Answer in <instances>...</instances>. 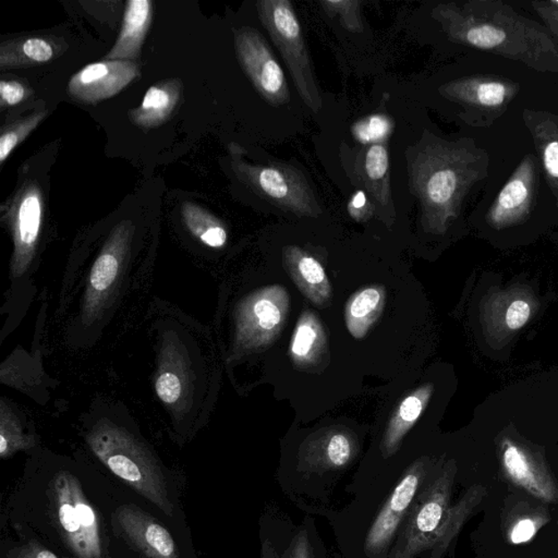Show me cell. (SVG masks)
Listing matches in <instances>:
<instances>
[{"mask_svg":"<svg viewBox=\"0 0 558 558\" xmlns=\"http://www.w3.org/2000/svg\"><path fill=\"white\" fill-rule=\"evenodd\" d=\"M433 16L453 41L521 62L533 71L558 72L555 37L508 4L493 0L442 4Z\"/></svg>","mask_w":558,"mask_h":558,"instance_id":"cell-1","label":"cell"},{"mask_svg":"<svg viewBox=\"0 0 558 558\" xmlns=\"http://www.w3.org/2000/svg\"><path fill=\"white\" fill-rule=\"evenodd\" d=\"M407 156L410 187L421 204L424 229L442 234L471 187L487 176L488 157L477 147L428 132Z\"/></svg>","mask_w":558,"mask_h":558,"instance_id":"cell-2","label":"cell"},{"mask_svg":"<svg viewBox=\"0 0 558 558\" xmlns=\"http://www.w3.org/2000/svg\"><path fill=\"white\" fill-rule=\"evenodd\" d=\"M87 443L110 471L154 504L166 515L172 516L174 506L164 473L145 446L121 428L100 424L88 434Z\"/></svg>","mask_w":558,"mask_h":558,"instance_id":"cell-3","label":"cell"},{"mask_svg":"<svg viewBox=\"0 0 558 558\" xmlns=\"http://www.w3.org/2000/svg\"><path fill=\"white\" fill-rule=\"evenodd\" d=\"M256 8L261 22L285 59L300 97L311 111L318 113L323 105L322 96L293 4L287 0H263L256 4Z\"/></svg>","mask_w":558,"mask_h":558,"instance_id":"cell-4","label":"cell"},{"mask_svg":"<svg viewBox=\"0 0 558 558\" xmlns=\"http://www.w3.org/2000/svg\"><path fill=\"white\" fill-rule=\"evenodd\" d=\"M231 152L237 176L270 204L298 216L321 214L319 201L303 172L284 164H248Z\"/></svg>","mask_w":558,"mask_h":558,"instance_id":"cell-5","label":"cell"},{"mask_svg":"<svg viewBox=\"0 0 558 558\" xmlns=\"http://www.w3.org/2000/svg\"><path fill=\"white\" fill-rule=\"evenodd\" d=\"M455 469L448 467L426 490L418 494L406 517L398 543L389 558H414L427 552L429 542L441 527L449 506Z\"/></svg>","mask_w":558,"mask_h":558,"instance_id":"cell-6","label":"cell"},{"mask_svg":"<svg viewBox=\"0 0 558 558\" xmlns=\"http://www.w3.org/2000/svg\"><path fill=\"white\" fill-rule=\"evenodd\" d=\"M53 493L57 521L69 547L81 558H101L100 528L80 481L71 473L59 472Z\"/></svg>","mask_w":558,"mask_h":558,"instance_id":"cell-7","label":"cell"},{"mask_svg":"<svg viewBox=\"0 0 558 558\" xmlns=\"http://www.w3.org/2000/svg\"><path fill=\"white\" fill-rule=\"evenodd\" d=\"M235 47L242 69L260 96L273 106L289 103L290 94L283 69L262 34L251 28L237 29Z\"/></svg>","mask_w":558,"mask_h":558,"instance_id":"cell-8","label":"cell"},{"mask_svg":"<svg viewBox=\"0 0 558 558\" xmlns=\"http://www.w3.org/2000/svg\"><path fill=\"white\" fill-rule=\"evenodd\" d=\"M289 310V295L281 286L255 291L242 303L238 315V343L258 348L278 337Z\"/></svg>","mask_w":558,"mask_h":558,"instance_id":"cell-9","label":"cell"},{"mask_svg":"<svg viewBox=\"0 0 558 558\" xmlns=\"http://www.w3.org/2000/svg\"><path fill=\"white\" fill-rule=\"evenodd\" d=\"M426 475V462H417L400 479L365 537L364 551L370 558L381 557L389 549L399 527L406 520L416 500Z\"/></svg>","mask_w":558,"mask_h":558,"instance_id":"cell-10","label":"cell"},{"mask_svg":"<svg viewBox=\"0 0 558 558\" xmlns=\"http://www.w3.org/2000/svg\"><path fill=\"white\" fill-rule=\"evenodd\" d=\"M139 76L140 69L135 62L91 63L71 77L68 93L78 102L96 104L117 96Z\"/></svg>","mask_w":558,"mask_h":558,"instance_id":"cell-11","label":"cell"},{"mask_svg":"<svg viewBox=\"0 0 558 558\" xmlns=\"http://www.w3.org/2000/svg\"><path fill=\"white\" fill-rule=\"evenodd\" d=\"M44 201L36 181H27L10 202L7 219L14 242V263L22 269L36 250L43 221Z\"/></svg>","mask_w":558,"mask_h":558,"instance_id":"cell-12","label":"cell"},{"mask_svg":"<svg viewBox=\"0 0 558 558\" xmlns=\"http://www.w3.org/2000/svg\"><path fill=\"white\" fill-rule=\"evenodd\" d=\"M115 520L123 539L143 557L179 558L174 537L150 513L136 505H122Z\"/></svg>","mask_w":558,"mask_h":558,"instance_id":"cell-13","label":"cell"},{"mask_svg":"<svg viewBox=\"0 0 558 558\" xmlns=\"http://www.w3.org/2000/svg\"><path fill=\"white\" fill-rule=\"evenodd\" d=\"M535 160L527 156L504 186L488 211V223L496 229H505L526 219L535 196Z\"/></svg>","mask_w":558,"mask_h":558,"instance_id":"cell-14","label":"cell"},{"mask_svg":"<svg viewBox=\"0 0 558 558\" xmlns=\"http://www.w3.org/2000/svg\"><path fill=\"white\" fill-rule=\"evenodd\" d=\"M502 466L516 486L539 500L558 503V487L549 471L525 448L508 438L502 443Z\"/></svg>","mask_w":558,"mask_h":558,"instance_id":"cell-15","label":"cell"},{"mask_svg":"<svg viewBox=\"0 0 558 558\" xmlns=\"http://www.w3.org/2000/svg\"><path fill=\"white\" fill-rule=\"evenodd\" d=\"M515 84L491 77L462 79L441 87L443 96L484 113H500L515 97Z\"/></svg>","mask_w":558,"mask_h":558,"instance_id":"cell-16","label":"cell"},{"mask_svg":"<svg viewBox=\"0 0 558 558\" xmlns=\"http://www.w3.org/2000/svg\"><path fill=\"white\" fill-rule=\"evenodd\" d=\"M283 254L285 268L301 293L317 305L328 304L332 290L322 264L296 246H286Z\"/></svg>","mask_w":558,"mask_h":558,"instance_id":"cell-17","label":"cell"},{"mask_svg":"<svg viewBox=\"0 0 558 558\" xmlns=\"http://www.w3.org/2000/svg\"><path fill=\"white\" fill-rule=\"evenodd\" d=\"M153 17L151 0H130L123 14L122 28L106 61H130L139 57Z\"/></svg>","mask_w":558,"mask_h":558,"instance_id":"cell-18","label":"cell"},{"mask_svg":"<svg viewBox=\"0 0 558 558\" xmlns=\"http://www.w3.org/2000/svg\"><path fill=\"white\" fill-rule=\"evenodd\" d=\"M355 172L365 191L371 196L374 210L394 212L387 146L384 143L370 146L362 159L358 160Z\"/></svg>","mask_w":558,"mask_h":558,"instance_id":"cell-19","label":"cell"},{"mask_svg":"<svg viewBox=\"0 0 558 558\" xmlns=\"http://www.w3.org/2000/svg\"><path fill=\"white\" fill-rule=\"evenodd\" d=\"M181 87V82L177 79L151 87L141 105L129 112L131 121L143 129H152L165 123L180 100Z\"/></svg>","mask_w":558,"mask_h":558,"instance_id":"cell-20","label":"cell"},{"mask_svg":"<svg viewBox=\"0 0 558 558\" xmlns=\"http://www.w3.org/2000/svg\"><path fill=\"white\" fill-rule=\"evenodd\" d=\"M433 391V384L423 385L400 403L397 412L388 423L383 438L382 453L385 458L393 456L398 451L403 438L417 423L426 409Z\"/></svg>","mask_w":558,"mask_h":558,"instance_id":"cell-21","label":"cell"},{"mask_svg":"<svg viewBox=\"0 0 558 558\" xmlns=\"http://www.w3.org/2000/svg\"><path fill=\"white\" fill-rule=\"evenodd\" d=\"M486 487L475 486L467 491L455 506L449 508L446 518L429 542L427 552L428 558H442L449 546L462 530L463 525L471 517L476 508L480 505L486 496Z\"/></svg>","mask_w":558,"mask_h":558,"instance_id":"cell-22","label":"cell"},{"mask_svg":"<svg viewBox=\"0 0 558 558\" xmlns=\"http://www.w3.org/2000/svg\"><path fill=\"white\" fill-rule=\"evenodd\" d=\"M385 290L372 286L357 291L346 305V324L354 338H363L377 320L385 304Z\"/></svg>","mask_w":558,"mask_h":558,"instance_id":"cell-23","label":"cell"},{"mask_svg":"<svg viewBox=\"0 0 558 558\" xmlns=\"http://www.w3.org/2000/svg\"><path fill=\"white\" fill-rule=\"evenodd\" d=\"M326 347V336L320 320L310 311L301 315L296 326L290 354L299 365L317 363Z\"/></svg>","mask_w":558,"mask_h":558,"instance_id":"cell-24","label":"cell"},{"mask_svg":"<svg viewBox=\"0 0 558 558\" xmlns=\"http://www.w3.org/2000/svg\"><path fill=\"white\" fill-rule=\"evenodd\" d=\"M355 455L353 439L344 433L325 437L320 446H313L304 454V462L311 471H329L348 465Z\"/></svg>","mask_w":558,"mask_h":558,"instance_id":"cell-25","label":"cell"},{"mask_svg":"<svg viewBox=\"0 0 558 558\" xmlns=\"http://www.w3.org/2000/svg\"><path fill=\"white\" fill-rule=\"evenodd\" d=\"M129 227L125 223L117 226L106 249L98 256L93 266L90 283L93 290L103 293L111 287L120 270L121 249L127 245Z\"/></svg>","mask_w":558,"mask_h":558,"instance_id":"cell-26","label":"cell"},{"mask_svg":"<svg viewBox=\"0 0 558 558\" xmlns=\"http://www.w3.org/2000/svg\"><path fill=\"white\" fill-rule=\"evenodd\" d=\"M54 48L46 39L31 37L23 41L4 43L0 48V67L36 65L52 61Z\"/></svg>","mask_w":558,"mask_h":558,"instance_id":"cell-27","label":"cell"},{"mask_svg":"<svg viewBox=\"0 0 558 558\" xmlns=\"http://www.w3.org/2000/svg\"><path fill=\"white\" fill-rule=\"evenodd\" d=\"M182 219L187 229L211 248H221L227 241V233L221 221L201 206L191 202L182 205Z\"/></svg>","mask_w":558,"mask_h":558,"instance_id":"cell-28","label":"cell"},{"mask_svg":"<svg viewBox=\"0 0 558 558\" xmlns=\"http://www.w3.org/2000/svg\"><path fill=\"white\" fill-rule=\"evenodd\" d=\"M531 130L558 205V126L546 120L533 123Z\"/></svg>","mask_w":558,"mask_h":558,"instance_id":"cell-29","label":"cell"},{"mask_svg":"<svg viewBox=\"0 0 558 558\" xmlns=\"http://www.w3.org/2000/svg\"><path fill=\"white\" fill-rule=\"evenodd\" d=\"M47 115L46 111L34 112L3 130L0 137V162L4 164L14 149L27 139V137L41 123Z\"/></svg>","mask_w":558,"mask_h":558,"instance_id":"cell-30","label":"cell"},{"mask_svg":"<svg viewBox=\"0 0 558 558\" xmlns=\"http://www.w3.org/2000/svg\"><path fill=\"white\" fill-rule=\"evenodd\" d=\"M393 130V121L383 113H375L355 123L353 135L362 145H382Z\"/></svg>","mask_w":558,"mask_h":558,"instance_id":"cell-31","label":"cell"},{"mask_svg":"<svg viewBox=\"0 0 558 558\" xmlns=\"http://www.w3.org/2000/svg\"><path fill=\"white\" fill-rule=\"evenodd\" d=\"M322 6L330 16L340 17L343 26L352 32L362 31V21L360 18L359 2H322Z\"/></svg>","mask_w":558,"mask_h":558,"instance_id":"cell-32","label":"cell"},{"mask_svg":"<svg viewBox=\"0 0 558 558\" xmlns=\"http://www.w3.org/2000/svg\"><path fill=\"white\" fill-rule=\"evenodd\" d=\"M27 447L28 441L23 437L21 429L12 422V419L6 420L3 417L0 429V456L6 458Z\"/></svg>","mask_w":558,"mask_h":558,"instance_id":"cell-33","label":"cell"},{"mask_svg":"<svg viewBox=\"0 0 558 558\" xmlns=\"http://www.w3.org/2000/svg\"><path fill=\"white\" fill-rule=\"evenodd\" d=\"M27 88L21 82L14 80H3L0 83V100L2 106H16L26 100Z\"/></svg>","mask_w":558,"mask_h":558,"instance_id":"cell-34","label":"cell"},{"mask_svg":"<svg viewBox=\"0 0 558 558\" xmlns=\"http://www.w3.org/2000/svg\"><path fill=\"white\" fill-rule=\"evenodd\" d=\"M530 315V305L525 300L513 301L507 310L506 324L511 329H520L528 322Z\"/></svg>","mask_w":558,"mask_h":558,"instance_id":"cell-35","label":"cell"},{"mask_svg":"<svg viewBox=\"0 0 558 558\" xmlns=\"http://www.w3.org/2000/svg\"><path fill=\"white\" fill-rule=\"evenodd\" d=\"M540 527V521L532 520V518H523V520L517 521L516 525L512 527L511 541L513 545L529 542L536 536Z\"/></svg>","mask_w":558,"mask_h":558,"instance_id":"cell-36","label":"cell"},{"mask_svg":"<svg viewBox=\"0 0 558 558\" xmlns=\"http://www.w3.org/2000/svg\"><path fill=\"white\" fill-rule=\"evenodd\" d=\"M532 6L545 21L552 36L558 39V7L551 3H533Z\"/></svg>","mask_w":558,"mask_h":558,"instance_id":"cell-37","label":"cell"},{"mask_svg":"<svg viewBox=\"0 0 558 558\" xmlns=\"http://www.w3.org/2000/svg\"><path fill=\"white\" fill-rule=\"evenodd\" d=\"M287 558H313L312 546L309 541L308 533L300 531L291 542Z\"/></svg>","mask_w":558,"mask_h":558,"instance_id":"cell-38","label":"cell"},{"mask_svg":"<svg viewBox=\"0 0 558 558\" xmlns=\"http://www.w3.org/2000/svg\"><path fill=\"white\" fill-rule=\"evenodd\" d=\"M370 210L374 211V206L368 205V199L364 191H358L357 194L353 196L348 205L349 214L352 215L353 219L362 221L369 216L370 213H372V211Z\"/></svg>","mask_w":558,"mask_h":558,"instance_id":"cell-39","label":"cell"},{"mask_svg":"<svg viewBox=\"0 0 558 558\" xmlns=\"http://www.w3.org/2000/svg\"><path fill=\"white\" fill-rule=\"evenodd\" d=\"M12 558H58L53 552L48 551L46 547L37 545V543H29V545L21 547L17 554Z\"/></svg>","mask_w":558,"mask_h":558,"instance_id":"cell-40","label":"cell"}]
</instances>
